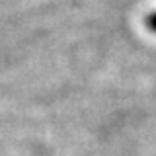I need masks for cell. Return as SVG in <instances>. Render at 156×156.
<instances>
[{"label": "cell", "mask_w": 156, "mask_h": 156, "mask_svg": "<svg viewBox=\"0 0 156 156\" xmlns=\"http://www.w3.org/2000/svg\"><path fill=\"white\" fill-rule=\"evenodd\" d=\"M146 23H148V27L152 29V31H156V12L148 14V18H146Z\"/></svg>", "instance_id": "1"}]
</instances>
